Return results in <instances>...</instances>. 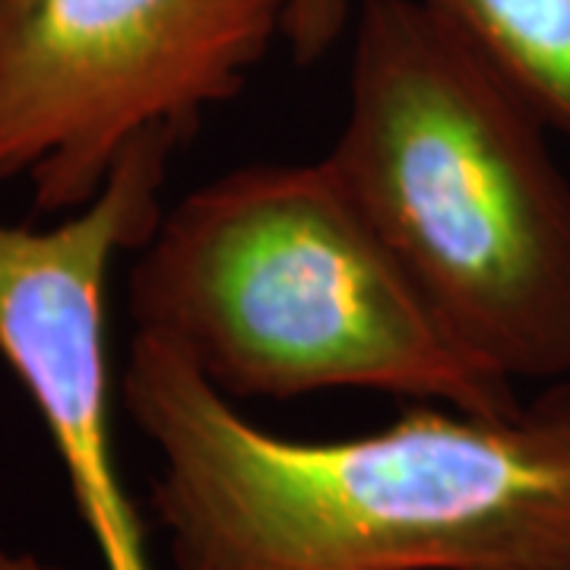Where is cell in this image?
<instances>
[{
  "label": "cell",
  "mask_w": 570,
  "mask_h": 570,
  "mask_svg": "<svg viewBox=\"0 0 570 570\" xmlns=\"http://www.w3.org/2000/svg\"><path fill=\"white\" fill-rule=\"evenodd\" d=\"M121 403L159 453L168 570H570V381L504 415L415 403L295 441L137 333Z\"/></svg>",
  "instance_id": "cell-1"
},
{
  "label": "cell",
  "mask_w": 570,
  "mask_h": 570,
  "mask_svg": "<svg viewBox=\"0 0 570 570\" xmlns=\"http://www.w3.org/2000/svg\"><path fill=\"white\" fill-rule=\"evenodd\" d=\"M549 130L422 0H362L324 163L450 336L513 387L570 381V181Z\"/></svg>",
  "instance_id": "cell-2"
},
{
  "label": "cell",
  "mask_w": 570,
  "mask_h": 570,
  "mask_svg": "<svg viewBox=\"0 0 570 570\" xmlns=\"http://www.w3.org/2000/svg\"><path fill=\"white\" fill-rule=\"evenodd\" d=\"M127 292L137 333L225 400L374 390L472 415L523 403L450 336L324 159L190 190L137 250Z\"/></svg>",
  "instance_id": "cell-3"
},
{
  "label": "cell",
  "mask_w": 570,
  "mask_h": 570,
  "mask_svg": "<svg viewBox=\"0 0 570 570\" xmlns=\"http://www.w3.org/2000/svg\"><path fill=\"white\" fill-rule=\"evenodd\" d=\"M292 0H0V181L36 213L99 197L137 137L200 127L285 39Z\"/></svg>",
  "instance_id": "cell-4"
},
{
  "label": "cell",
  "mask_w": 570,
  "mask_h": 570,
  "mask_svg": "<svg viewBox=\"0 0 570 570\" xmlns=\"http://www.w3.org/2000/svg\"><path fill=\"white\" fill-rule=\"evenodd\" d=\"M190 137L184 127L137 137L99 197L51 228L0 223V358L61 453L105 570H153L111 448L105 285L124 250L156 232L168 168Z\"/></svg>",
  "instance_id": "cell-5"
},
{
  "label": "cell",
  "mask_w": 570,
  "mask_h": 570,
  "mask_svg": "<svg viewBox=\"0 0 570 570\" xmlns=\"http://www.w3.org/2000/svg\"><path fill=\"white\" fill-rule=\"evenodd\" d=\"M570 134V0H422Z\"/></svg>",
  "instance_id": "cell-6"
},
{
  "label": "cell",
  "mask_w": 570,
  "mask_h": 570,
  "mask_svg": "<svg viewBox=\"0 0 570 570\" xmlns=\"http://www.w3.org/2000/svg\"><path fill=\"white\" fill-rule=\"evenodd\" d=\"M348 0H292L285 22V45L302 67H314L343 39L348 26Z\"/></svg>",
  "instance_id": "cell-7"
},
{
  "label": "cell",
  "mask_w": 570,
  "mask_h": 570,
  "mask_svg": "<svg viewBox=\"0 0 570 570\" xmlns=\"http://www.w3.org/2000/svg\"><path fill=\"white\" fill-rule=\"evenodd\" d=\"M0 570H63L61 564L41 561L32 551H10L0 546Z\"/></svg>",
  "instance_id": "cell-8"
}]
</instances>
